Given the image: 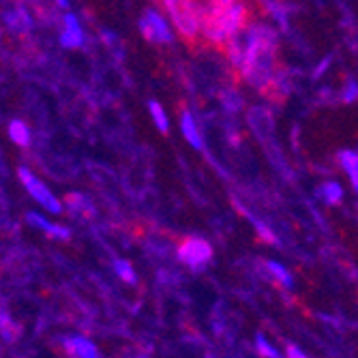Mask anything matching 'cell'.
Instances as JSON below:
<instances>
[{
  "label": "cell",
  "mask_w": 358,
  "mask_h": 358,
  "mask_svg": "<svg viewBox=\"0 0 358 358\" xmlns=\"http://www.w3.org/2000/svg\"><path fill=\"white\" fill-rule=\"evenodd\" d=\"M279 35L266 24L247 26V52L241 64V73L247 84L264 90L279 71Z\"/></svg>",
  "instance_id": "cell-1"
},
{
  "label": "cell",
  "mask_w": 358,
  "mask_h": 358,
  "mask_svg": "<svg viewBox=\"0 0 358 358\" xmlns=\"http://www.w3.org/2000/svg\"><path fill=\"white\" fill-rule=\"evenodd\" d=\"M164 7L174 22L178 35L193 45L200 37V5L198 0H164Z\"/></svg>",
  "instance_id": "cell-2"
},
{
  "label": "cell",
  "mask_w": 358,
  "mask_h": 358,
  "mask_svg": "<svg viewBox=\"0 0 358 358\" xmlns=\"http://www.w3.org/2000/svg\"><path fill=\"white\" fill-rule=\"evenodd\" d=\"M213 257V247L204 238L189 236L178 247V259L193 271H202Z\"/></svg>",
  "instance_id": "cell-3"
},
{
  "label": "cell",
  "mask_w": 358,
  "mask_h": 358,
  "mask_svg": "<svg viewBox=\"0 0 358 358\" xmlns=\"http://www.w3.org/2000/svg\"><path fill=\"white\" fill-rule=\"evenodd\" d=\"M140 30L146 41L150 43H172V30L168 26V22L164 20V15L148 9L144 13V17L140 20Z\"/></svg>",
  "instance_id": "cell-4"
},
{
  "label": "cell",
  "mask_w": 358,
  "mask_h": 358,
  "mask_svg": "<svg viewBox=\"0 0 358 358\" xmlns=\"http://www.w3.org/2000/svg\"><path fill=\"white\" fill-rule=\"evenodd\" d=\"M20 180L24 182V187L28 189V193L32 195V198H35L43 208H48L50 213H60L62 210V206H60V202L54 198V195H52V191L39 180V178H35V176H32L26 168H20Z\"/></svg>",
  "instance_id": "cell-5"
},
{
  "label": "cell",
  "mask_w": 358,
  "mask_h": 358,
  "mask_svg": "<svg viewBox=\"0 0 358 358\" xmlns=\"http://www.w3.org/2000/svg\"><path fill=\"white\" fill-rule=\"evenodd\" d=\"M247 122H249V127L253 129V134L259 140H264V142L273 140L275 120H273V114L266 108H251L249 114H247Z\"/></svg>",
  "instance_id": "cell-6"
},
{
  "label": "cell",
  "mask_w": 358,
  "mask_h": 358,
  "mask_svg": "<svg viewBox=\"0 0 358 358\" xmlns=\"http://www.w3.org/2000/svg\"><path fill=\"white\" fill-rule=\"evenodd\" d=\"M60 343H62V350L67 352L69 358H103L99 354V350H96V345L90 339L82 337V335L62 337Z\"/></svg>",
  "instance_id": "cell-7"
},
{
  "label": "cell",
  "mask_w": 358,
  "mask_h": 358,
  "mask_svg": "<svg viewBox=\"0 0 358 358\" xmlns=\"http://www.w3.org/2000/svg\"><path fill=\"white\" fill-rule=\"evenodd\" d=\"M60 43L64 48H80L84 43V32L80 28V22L73 15L64 17V30L60 35Z\"/></svg>",
  "instance_id": "cell-8"
},
{
  "label": "cell",
  "mask_w": 358,
  "mask_h": 358,
  "mask_svg": "<svg viewBox=\"0 0 358 358\" xmlns=\"http://www.w3.org/2000/svg\"><path fill=\"white\" fill-rule=\"evenodd\" d=\"M26 219H28L32 225H35V227H41V230H43L45 234H50L52 238H60V241H69V238H71L69 227H64V225H54V223H50L48 219H43L41 215L28 213Z\"/></svg>",
  "instance_id": "cell-9"
},
{
  "label": "cell",
  "mask_w": 358,
  "mask_h": 358,
  "mask_svg": "<svg viewBox=\"0 0 358 358\" xmlns=\"http://www.w3.org/2000/svg\"><path fill=\"white\" fill-rule=\"evenodd\" d=\"M180 129H182V134H185L187 142H189L193 148H202V138H200L198 124H195L191 112H182V116H180Z\"/></svg>",
  "instance_id": "cell-10"
},
{
  "label": "cell",
  "mask_w": 358,
  "mask_h": 358,
  "mask_svg": "<svg viewBox=\"0 0 358 358\" xmlns=\"http://www.w3.org/2000/svg\"><path fill=\"white\" fill-rule=\"evenodd\" d=\"M339 161H341V168L348 172V176H350V182H352V187L356 189L358 187V157H356V152L354 150H343L341 155H339Z\"/></svg>",
  "instance_id": "cell-11"
},
{
  "label": "cell",
  "mask_w": 358,
  "mask_h": 358,
  "mask_svg": "<svg viewBox=\"0 0 358 358\" xmlns=\"http://www.w3.org/2000/svg\"><path fill=\"white\" fill-rule=\"evenodd\" d=\"M221 103H223V108L227 112H238V110H243L245 99H243V94L236 88H225L221 92Z\"/></svg>",
  "instance_id": "cell-12"
},
{
  "label": "cell",
  "mask_w": 358,
  "mask_h": 358,
  "mask_svg": "<svg viewBox=\"0 0 358 358\" xmlns=\"http://www.w3.org/2000/svg\"><path fill=\"white\" fill-rule=\"evenodd\" d=\"M317 193L327 204H339L341 198H343V189H341L339 182H324Z\"/></svg>",
  "instance_id": "cell-13"
},
{
  "label": "cell",
  "mask_w": 358,
  "mask_h": 358,
  "mask_svg": "<svg viewBox=\"0 0 358 358\" xmlns=\"http://www.w3.org/2000/svg\"><path fill=\"white\" fill-rule=\"evenodd\" d=\"M0 335L5 337V341H17L20 335H22V329L17 327V324L7 315V313H0Z\"/></svg>",
  "instance_id": "cell-14"
},
{
  "label": "cell",
  "mask_w": 358,
  "mask_h": 358,
  "mask_svg": "<svg viewBox=\"0 0 358 358\" xmlns=\"http://www.w3.org/2000/svg\"><path fill=\"white\" fill-rule=\"evenodd\" d=\"M7 24L15 30V32H28L30 30V17L24 9H15L11 13L5 15Z\"/></svg>",
  "instance_id": "cell-15"
},
{
  "label": "cell",
  "mask_w": 358,
  "mask_h": 358,
  "mask_svg": "<svg viewBox=\"0 0 358 358\" xmlns=\"http://www.w3.org/2000/svg\"><path fill=\"white\" fill-rule=\"evenodd\" d=\"M9 136L17 146H28L30 144V131L22 120H13L9 124Z\"/></svg>",
  "instance_id": "cell-16"
},
{
  "label": "cell",
  "mask_w": 358,
  "mask_h": 358,
  "mask_svg": "<svg viewBox=\"0 0 358 358\" xmlns=\"http://www.w3.org/2000/svg\"><path fill=\"white\" fill-rule=\"evenodd\" d=\"M266 268L271 271V275L275 277V281L281 283L283 287H292V285H294V279H292V275H289L281 264H277V262H266Z\"/></svg>",
  "instance_id": "cell-17"
},
{
  "label": "cell",
  "mask_w": 358,
  "mask_h": 358,
  "mask_svg": "<svg viewBox=\"0 0 358 358\" xmlns=\"http://www.w3.org/2000/svg\"><path fill=\"white\" fill-rule=\"evenodd\" d=\"M114 271H116V275L122 279V281H127V283H138V277H136V271H134V266L127 262V259H116L114 262Z\"/></svg>",
  "instance_id": "cell-18"
},
{
  "label": "cell",
  "mask_w": 358,
  "mask_h": 358,
  "mask_svg": "<svg viewBox=\"0 0 358 358\" xmlns=\"http://www.w3.org/2000/svg\"><path fill=\"white\" fill-rule=\"evenodd\" d=\"M148 108H150V114H152V120H155V124L159 127V131L168 134L170 120H168V116H166L164 108H161V106H159L157 101H150V103H148Z\"/></svg>",
  "instance_id": "cell-19"
},
{
  "label": "cell",
  "mask_w": 358,
  "mask_h": 358,
  "mask_svg": "<svg viewBox=\"0 0 358 358\" xmlns=\"http://www.w3.org/2000/svg\"><path fill=\"white\" fill-rule=\"evenodd\" d=\"M255 348H257V354L259 356H264V358H281L279 350L275 345L268 343V339L264 335H257L255 337Z\"/></svg>",
  "instance_id": "cell-20"
},
{
  "label": "cell",
  "mask_w": 358,
  "mask_h": 358,
  "mask_svg": "<svg viewBox=\"0 0 358 358\" xmlns=\"http://www.w3.org/2000/svg\"><path fill=\"white\" fill-rule=\"evenodd\" d=\"M255 230H257V236L262 238L264 243H268V245H277V236L268 230V225L255 221Z\"/></svg>",
  "instance_id": "cell-21"
},
{
  "label": "cell",
  "mask_w": 358,
  "mask_h": 358,
  "mask_svg": "<svg viewBox=\"0 0 358 358\" xmlns=\"http://www.w3.org/2000/svg\"><path fill=\"white\" fill-rule=\"evenodd\" d=\"M285 358H309L299 345H294V343H289L287 348H285Z\"/></svg>",
  "instance_id": "cell-22"
},
{
  "label": "cell",
  "mask_w": 358,
  "mask_h": 358,
  "mask_svg": "<svg viewBox=\"0 0 358 358\" xmlns=\"http://www.w3.org/2000/svg\"><path fill=\"white\" fill-rule=\"evenodd\" d=\"M343 101H348V103H354V101H356V84H354V82H350V86L345 88V92H343Z\"/></svg>",
  "instance_id": "cell-23"
},
{
  "label": "cell",
  "mask_w": 358,
  "mask_h": 358,
  "mask_svg": "<svg viewBox=\"0 0 358 358\" xmlns=\"http://www.w3.org/2000/svg\"><path fill=\"white\" fill-rule=\"evenodd\" d=\"M58 5H60L62 9H67V7H69V0H58Z\"/></svg>",
  "instance_id": "cell-24"
}]
</instances>
